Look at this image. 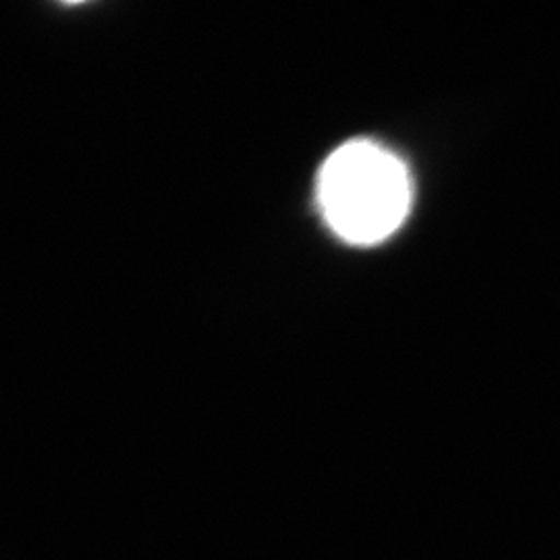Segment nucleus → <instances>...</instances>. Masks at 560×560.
<instances>
[{
  "instance_id": "f257e3e1",
  "label": "nucleus",
  "mask_w": 560,
  "mask_h": 560,
  "mask_svg": "<svg viewBox=\"0 0 560 560\" xmlns=\"http://www.w3.org/2000/svg\"><path fill=\"white\" fill-rule=\"evenodd\" d=\"M318 201L324 219L340 240L376 245L407 219L413 187L397 154L376 141L353 140L322 164Z\"/></svg>"
}]
</instances>
